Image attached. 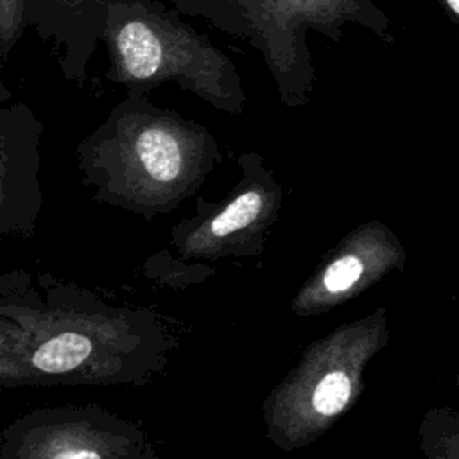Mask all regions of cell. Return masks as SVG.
Instances as JSON below:
<instances>
[{
  "label": "cell",
  "mask_w": 459,
  "mask_h": 459,
  "mask_svg": "<svg viewBox=\"0 0 459 459\" xmlns=\"http://www.w3.org/2000/svg\"><path fill=\"white\" fill-rule=\"evenodd\" d=\"M152 341L138 307L48 273H0V387L138 384Z\"/></svg>",
  "instance_id": "cell-1"
},
{
  "label": "cell",
  "mask_w": 459,
  "mask_h": 459,
  "mask_svg": "<svg viewBox=\"0 0 459 459\" xmlns=\"http://www.w3.org/2000/svg\"><path fill=\"white\" fill-rule=\"evenodd\" d=\"M75 158L95 201L152 217L192 195L222 154L203 124L127 91L79 142Z\"/></svg>",
  "instance_id": "cell-2"
},
{
  "label": "cell",
  "mask_w": 459,
  "mask_h": 459,
  "mask_svg": "<svg viewBox=\"0 0 459 459\" xmlns=\"http://www.w3.org/2000/svg\"><path fill=\"white\" fill-rule=\"evenodd\" d=\"M100 43L108 52L104 79L127 91L174 82L221 113L246 111L231 57L161 0H104Z\"/></svg>",
  "instance_id": "cell-3"
},
{
  "label": "cell",
  "mask_w": 459,
  "mask_h": 459,
  "mask_svg": "<svg viewBox=\"0 0 459 459\" xmlns=\"http://www.w3.org/2000/svg\"><path fill=\"white\" fill-rule=\"evenodd\" d=\"M385 337L384 314L378 312L307 348L303 360L264 405L271 437L283 448H296L321 436L355 402L362 371Z\"/></svg>",
  "instance_id": "cell-4"
},
{
  "label": "cell",
  "mask_w": 459,
  "mask_h": 459,
  "mask_svg": "<svg viewBox=\"0 0 459 459\" xmlns=\"http://www.w3.org/2000/svg\"><path fill=\"white\" fill-rule=\"evenodd\" d=\"M247 22V41L256 48L287 108L310 102L316 68L307 32L339 43L346 23L360 25L387 45L391 20L373 0H237Z\"/></svg>",
  "instance_id": "cell-5"
},
{
  "label": "cell",
  "mask_w": 459,
  "mask_h": 459,
  "mask_svg": "<svg viewBox=\"0 0 459 459\" xmlns=\"http://www.w3.org/2000/svg\"><path fill=\"white\" fill-rule=\"evenodd\" d=\"M0 459H156L145 432L99 405L34 409L0 430Z\"/></svg>",
  "instance_id": "cell-6"
},
{
  "label": "cell",
  "mask_w": 459,
  "mask_h": 459,
  "mask_svg": "<svg viewBox=\"0 0 459 459\" xmlns=\"http://www.w3.org/2000/svg\"><path fill=\"white\" fill-rule=\"evenodd\" d=\"M4 61H0L2 72ZM43 122L0 79V240L32 237L43 210Z\"/></svg>",
  "instance_id": "cell-7"
},
{
  "label": "cell",
  "mask_w": 459,
  "mask_h": 459,
  "mask_svg": "<svg viewBox=\"0 0 459 459\" xmlns=\"http://www.w3.org/2000/svg\"><path fill=\"white\" fill-rule=\"evenodd\" d=\"M403 262L396 235L380 222H368L350 233L307 280L292 301L299 316L326 312L377 283Z\"/></svg>",
  "instance_id": "cell-8"
},
{
  "label": "cell",
  "mask_w": 459,
  "mask_h": 459,
  "mask_svg": "<svg viewBox=\"0 0 459 459\" xmlns=\"http://www.w3.org/2000/svg\"><path fill=\"white\" fill-rule=\"evenodd\" d=\"M242 179L231 195L201 221H188L174 244L183 256H215L224 253L233 235L260 230L269 224L281 203V186L265 169L262 156L251 152L240 158Z\"/></svg>",
  "instance_id": "cell-9"
},
{
  "label": "cell",
  "mask_w": 459,
  "mask_h": 459,
  "mask_svg": "<svg viewBox=\"0 0 459 459\" xmlns=\"http://www.w3.org/2000/svg\"><path fill=\"white\" fill-rule=\"evenodd\" d=\"M104 0H25V23L57 52L63 77L82 84L100 43Z\"/></svg>",
  "instance_id": "cell-10"
},
{
  "label": "cell",
  "mask_w": 459,
  "mask_h": 459,
  "mask_svg": "<svg viewBox=\"0 0 459 459\" xmlns=\"http://www.w3.org/2000/svg\"><path fill=\"white\" fill-rule=\"evenodd\" d=\"M169 2L179 14L203 18L217 30L233 36L247 38V22L237 0H161Z\"/></svg>",
  "instance_id": "cell-11"
},
{
  "label": "cell",
  "mask_w": 459,
  "mask_h": 459,
  "mask_svg": "<svg viewBox=\"0 0 459 459\" xmlns=\"http://www.w3.org/2000/svg\"><path fill=\"white\" fill-rule=\"evenodd\" d=\"M25 29V0H0V61L9 59Z\"/></svg>",
  "instance_id": "cell-12"
},
{
  "label": "cell",
  "mask_w": 459,
  "mask_h": 459,
  "mask_svg": "<svg viewBox=\"0 0 459 459\" xmlns=\"http://www.w3.org/2000/svg\"><path fill=\"white\" fill-rule=\"evenodd\" d=\"M439 5L445 11V14L459 25V0H439Z\"/></svg>",
  "instance_id": "cell-13"
}]
</instances>
